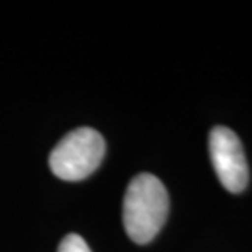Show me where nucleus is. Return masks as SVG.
Returning a JSON list of instances; mask_svg holds the SVG:
<instances>
[{
    "instance_id": "f257e3e1",
    "label": "nucleus",
    "mask_w": 252,
    "mask_h": 252,
    "mask_svg": "<svg viewBox=\"0 0 252 252\" xmlns=\"http://www.w3.org/2000/svg\"><path fill=\"white\" fill-rule=\"evenodd\" d=\"M168 207V192L159 178L135 176L124 198V226L129 239L136 245L150 243L166 222Z\"/></svg>"
},
{
    "instance_id": "f03ea898",
    "label": "nucleus",
    "mask_w": 252,
    "mask_h": 252,
    "mask_svg": "<svg viewBox=\"0 0 252 252\" xmlns=\"http://www.w3.org/2000/svg\"><path fill=\"white\" fill-rule=\"evenodd\" d=\"M105 138L92 127H79L56 144L49 166L63 181H81L97 170L105 157Z\"/></svg>"
},
{
    "instance_id": "7ed1b4c3",
    "label": "nucleus",
    "mask_w": 252,
    "mask_h": 252,
    "mask_svg": "<svg viewBox=\"0 0 252 252\" xmlns=\"http://www.w3.org/2000/svg\"><path fill=\"white\" fill-rule=\"evenodd\" d=\"M209 155L217 178L230 192H243L249 183V166L241 140L228 127H213L209 133Z\"/></svg>"
},
{
    "instance_id": "20e7f679",
    "label": "nucleus",
    "mask_w": 252,
    "mask_h": 252,
    "mask_svg": "<svg viewBox=\"0 0 252 252\" xmlns=\"http://www.w3.org/2000/svg\"><path fill=\"white\" fill-rule=\"evenodd\" d=\"M58 252H92L90 247L81 235L69 234L62 239V243L58 245Z\"/></svg>"
}]
</instances>
